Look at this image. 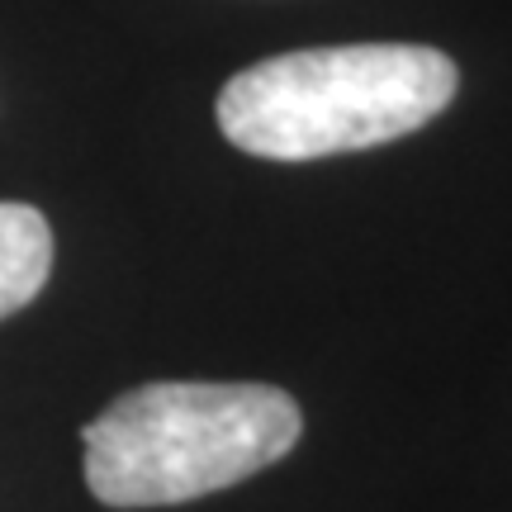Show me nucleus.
Instances as JSON below:
<instances>
[{"label": "nucleus", "mask_w": 512, "mask_h": 512, "mask_svg": "<svg viewBox=\"0 0 512 512\" xmlns=\"http://www.w3.org/2000/svg\"><path fill=\"white\" fill-rule=\"evenodd\" d=\"M456 86V62L427 43L304 48L233 76L219 91V128L266 162H318L418 133Z\"/></svg>", "instance_id": "nucleus-1"}, {"label": "nucleus", "mask_w": 512, "mask_h": 512, "mask_svg": "<svg viewBox=\"0 0 512 512\" xmlns=\"http://www.w3.org/2000/svg\"><path fill=\"white\" fill-rule=\"evenodd\" d=\"M299 432V403L275 384H143L86 427V484L110 508L190 503L290 456Z\"/></svg>", "instance_id": "nucleus-2"}, {"label": "nucleus", "mask_w": 512, "mask_h": 512, "mask_svg": "<svg viewBox=\"0 0 512 512\" xmlns=\"http://www.w3.org/2000/svg\"><path fill=\"white\" fill-rule=\"evenodd\" d=\"M53 271V228L34 204H0V318L34 304Z\"/></svg>", "instance_id": "nucleus-3"}]
</instances>
